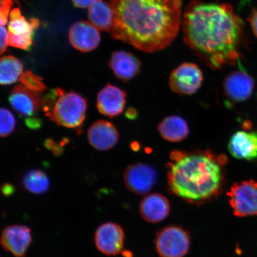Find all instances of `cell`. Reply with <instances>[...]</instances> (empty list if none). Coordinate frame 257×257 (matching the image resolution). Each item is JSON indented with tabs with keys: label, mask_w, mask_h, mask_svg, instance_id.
I'll return each mask as SVG.
<instances>
[{
	"label": "cell",
	"mask_w": 257,
	"mask_h": 257,
	"mask_svg": "<svg viewBox=\"0 0 257 257\" xmlns=\"http://www.w3.org/2000/svg\"><path fill=\"white\" fill-rule=\"evenodd\" d=\"M157 172L153 167L138 163L125 170L124 180L128 190L138 195L148 194L155 185Z\"/></svg>",
	"instance_id": "cell-8"
},
{
	"label": "cell",
	"mask_w": 257,
	"mask_h": 257,
	"mask_svg": "<svg viewBox=\"0 0 257 257\" xmlns=\"http://www.w3.org/2000/svg\"><path fill=\"white\" fill-rule=\"evenodd\" d=\"M126 96V93L123 90L107 84L98 94L96 107L99 112L105 116H117L124 110Z\"/></svg>",
	"instance_id": "cell-14"
},
{
	"label": "cell",
	"mask_w": 257,
	"mask_h": 257,
	"mask_svg": "<svg viewBox=\"0 0 257 257\" xmlns=\"http://www.w3.org/2000/svg\"><path fill=\"white\" fill-rule=\"evenodd\" d=\"M124 233L123 229L116 223L102 224L96 230L95 243L99 251L107 255H116L123 249Z\"/></svg>",
	"instance_id": "cell-9"
},
{
	"label": "cell",
	"mask_w": 257,
	"mask_h": 257,
	"mask_svg": "<svg viewBox=\"0 0 257 257\" xmlns=\"http://www.w3.org/2000/svg\"><path fill=\"white\" fill-rule=\"evenodd\" d=\"M109 66L114 75L123 82H127L140 72L141 63L134 54L124 51L112 54Z\"/></svg>",
	"instance_id": "cell-17"
},
{
	"label": "cell",
	"mask_w": 257,
	"mask_h": 257,
	"mask_svg": "<svg viewBox=\"0 0 257 257\" xmlns=\"http://www.w3.org/2000/svg\"><path fill=\"white\" fill-rule=\"evenodd\" d=\"M34 35H16L8 31V43L9 46L30 51L33 44Z\"/></svg>",
	"instance_id": "cell-26"
},
{
	"label": "cell",
	"mask_w": 257,
	"mask_h": 257,
	"mask_svg": "<svg viewBox=\"0 0 257 257\" xmlns=\"http://www.w3.org/2000/svg\"><path fill=\"white\" fill-rule=\"evenodd\" d=\"M0 134L2 138H6L15 130L16 119L11 111L6 108L0 110Z\"/></svg>",
	"instance_id": "cell-25"
},
{
	"label": "cell",
	"mask_w": 257,
	"mask_h": 257,
	"mask_svg": "<svg viewBox=\"0 0 257 257\" xmlns=\"http://www.w3.org/2000/svg\"><path fill=\"white\" fill-rule=\"evenodd\" d=\"M249 21L253 34H254L257 38V8L253 12L251 16H250Z\"/></svg>",
	"instance_id": "cell-32"
},
{
	"label": "cell",
	"mask_w": 257,
	"mask_h": 257,
	"mask_svg": "<svg viewBox=\"0 0 257 257\" xmlns=\"http://www.w3.org/2000/svg\"><path fill=\"white\" fill-rule=\"evenodd\" d=\"M202 80L203 75L197 64L184 63L172 72L169 85L177 94L190 95L200 89Z\"/></svg>",
	"instance_id": "cell-7"
},
{
	"label": "cell",
	"mask_w": 257,
	"mask_h": 257,
	"mask_svg": "<svg viewBox=\"0 0 257 257\" xmlns=\"http://www.w3.org/2000/svg\"><path fill=\"white\" fill-rule=\"evenodd\" d=\"M14 5L13 0H0V24H7L11 9Z\"/></svg>",
	"instance_id": "cell-27"
},
{
	"label": "cell",
	"mask_w": 257,
	"mask_h": 257,
	"mask_svg": "<svg viewBox=\"0 0 257 257\" xmlns=\"http://www.w3.org/2000/svg\"><path fill=\"white\" fill-rule=\"evenodd\" d=\"M8 31L7 29L2 26L1 29H0V38H1V41H0V48H1V54H3L7 50L8 46Z\"/></svg>",
	"instance_id": "cell-28"
},
{
	"label": "cell",
	"mask_w": 257,
	"mask_h": 257,
	"mask_svg": "<svg viewBox=\"0 0 257 257\" xmlns=\"http://www.w3.org/2000/svg\"><path fill=\"white\" fill-rule=\"evenodd\" d=\"M99 0H72L75 7L79 9H86L91 7Z\"/></svg>",
	"instance_id": "cell-30"
},
{
	"label": "cell",
	"mask_w": 257,
	"mask_h": 257,
	"mask_svg": "<svg viewBox=\"0 0 257 257\" xmlns=\"http://www.w3.org/2000/svg\"><path fill=\"white\" fill-rule=\"evenodd\" d=\"M14 191V188L10 184H5L2 187V192L5 195H11Z\"/></svg>",
	"instance_id": "cell-33"
},
{
	"label": "cell",
	"mask_w": 257,
	"mask_h": 257,
	"mask_svg": "<svg viewBox=\"0 0 257 257\" xmlns=\"http://www.w3.org/2000/svg\"><path fill=\"white\" fill-rule=\"evenodd\" d=\"M141 216L148 222H160L168 217L170 203L168 198L163 195L152 194L146 196L140 205Z\"/></svg>",
	"instance_id": "cell-18"
},
{
	"label": "cell",
	"mask_w": 257,
	"mask_h": 257,
	"mask_svg": "<svg viewBox=\"0 0 257 257\" xmlns=\"http://www.w3.org/2000/svg\"><path fill=\"white\" fill-rule=\"evenodd\" d=\"M119 138L116 128L110 122L98 120L93 123L88 131L90 145L95 149L107 151L117 144Z\"/></svg>",
	"instance_id": "cell-15"
},
{
	"label": "cell",
	"mask_w": 257,
	"mask_h": 257,
	"mask_svg": "<svg viewBox=\"0 0 257 257\" xmlns=\"http://www.w3.org/2000/svg\"><path fill=\"white\" fill-rule=\"evenodd\" d=\"M69 38L73 47L83 53L95 50L101 41L98 29L87 21H80L72 25Z\"/></svg>",
	"instance_id": "cell-13"
},
{
	"label": "cell",
	"mask_w": 257,
	"mask_h": 257,
	"mask_svg": "<svg viewBox=\"0 0 257 257\" xmlns=\"http://www.w3.org/2000/svg\"><path fill=\"white\" fill-rule=\"evenodd\" d=\"M227 195L235 216H257V182L251 179L236 183Z\"/></svg>",
	"instance_id": "cell-5"
},
{
	"label": "cell",
	"mask_w": 257,
	"mask_h": 257,
	"mask_svg": "<svg viewBox=\"0 0 257 257\" xmlns=\"http://www.w3.org/2000/svg\"><path fill=\"white\" fill-rule=\"evenodd\" d=\"M182 0H110L111 37L146 53L168 47L182 22Z\"/></svg>",
	"instance_id": "cell-2"
},
{
	"label": "cell",
	"mask_w": 257,
	"mask_h": 257,
	"mask_svg": "<svg viewBox=\"0 0 257 257\" xmlns=\"http://www.w3.org/2000/svg\"><path fill=\"white\" fill-rule=\"evenodd\" d=\"M126 116L128 118V119H136L138 116L137 112L133 108L128 109L126 112Z\"/></svg>",
	"instance_id": "cell-34"
},
{
	"label": "cell",
	"mask_w": 257,
	"mask_h": 257,
	"mask_svg": "<svg viewBox=\"0 0 257 257\" xmlns=\"http://www.w3.org/2000/svg\"><path fill=\"white\" fill-rule=\"evenodd\" d=\"M32 241L31 229L24 225L6 226L1 236V245L16 257H25Z\"/></svg>",
	"instance_id": "cell-11"
},
{
	"label": "cell",
	"mask_w": 257,
	"mask_h": 257,
	"mask_svg": "<svg viewBox=\"0 0 257 257\" xmlns=\"http://www.w3.org/2000/svg\"><path fill=\"white\" fill-rule=\"evenodd\" d=\"M23 66L17 58L5 56L0 60V83L9 85L17 82L23 73Z\"/></svg>",
	"instance_id": "cell-21"
},
{
	"label": "cell",
	"mask_w": 257,
	"mask_h": 257,
	"mask_svg": "<svg viewBox=\"0 0 257 257\" xmlns=\"http://www.w3.org/2000/svg\"><path fill=\"white\" fill-rule=\"evenodd\" d=\"M89 21L98 30L109 32L113 24L114 13L111 6L106 2L99 1L89 8Z\"/></svg>",
	"instance_id": "cell-20"
},
{
	"label": "cell",
	"mask_w": 257,
	"mask_h": 257,
	"mask_svg": "<svg viewBox=\"0 0 257 257\" xmlns=\"http://www.w3.org/2000/svg\"><path fill=\"white\" fill-rule=\"evenodd\" d=\"M231 155L237 159H257V133L240 131L234 133L228 144Z\"/></svg>",
	"instance_id": "cell-16"
},
{
	"label": "cell",
	"mask_w": 257,
	"mask_h": 257,
	"mask_svg": "<svg viewBox=\"0 0 257 257\" xmlns=\"http://www.w3.org/2000/svg\"><path fill=\"white\" fill-rule=\"evenodd\" d=\"M25 188L34 194H42L50 188V180L43 171L32 170L28 172L23 180Z\"/></svg>",
	"instance_id": "cell-23"
},
{
	"label": "cell",
	"mask_w": 257,
	"mask_h": 257,
	"mask_svg": "<svg viewBox=\"0 0 257 257\" xmlns=\"http://www.w3.org/2000/svg\"><path fill=\"white\" fill-rule=\"evenodd\" d=\"M190 238L185 230L171 226L157 234L156 246L161 257H184L188 253Z\"/></svg>",
	"instance_id": "cell-6"
},
{
	"label": "cell",
	"mask_w": 257,
	"mask_h": 257,
	"mask_svg": "<svg viewBox=\"0 0 257 257\" xmlns=\"http://www.w3.org/2000/svg\"><path fill=\"white\" fill-rule=\"evenodd\" d=\"M9 101L19 114L31 117L40 110L43 98L40 92L31 91L23 85H19L12 90Z\"/></svg>",
	"instance_id": "cell-12"
},
{
	"label": "cell",
	"mask_w": 257,
	"mask_h": 257,
	"mask_svg": "<svg viewBox=\"0 0 257 257\" xmlns=\"http://www.w3.org/2000/svg\"><path fill=\"white\" fill-rule=\"evenodd\" d=\"M240 70L230 73L224 79L225 95L232 102L247 100L251 96L254 82L251 76L243 68L239 60Z\"/></svg>",
	"instance_id": "cell-10"
},
{
	"label": "cell",
	"mask_w": 257,
	"mask_h": 257,
	"mask_svg": "<svg viewBox=\"0 0 257 257\" xmlns=\"http://www.w3.org/2000/svg\"><path fill=\"white\" fill-rule=\"evenodd\" d=\"M168 164L170 190L185 201L197 203L210 200L221 190L226 157L210 151L171 153Z\"/></svg>",
	"instance_id": "cell-3"
},
{
	"label": "cell",
	"mask_w": 257,
	"mask_h": 257,
	"mask_svg": "<svg viewBox=\"0 0 257 257\" xmlns=\"http://www.w3.org/2000/svg\"><path fill=\"white\" fill-rule=\"evenodd\" d=\"M26 124L30 128H38L41 126L42 121L38 118H30L26 120Z\"/></svg>",
	"instance_id": "cell-31"
},
{
	"label": "cell",
	"mask_w": 257,
	"mask_h": 257,
	"mask_svg": "<svg viewBox=\"0 0 257 257\" xmlns=\"http://www.w3.org/2000/svg\"><path fill=\"white\" fill-rule=\"evenodd\" d=\"M87 103L78 93L64 94L58 98L49 118L58 125L68 128H77L85 120Z\"/></svg>",
	"instance_id": "cell-4"
},
{
	"label": "cell",
	"mask_w": 257,
	"mask_h": 257,
	"mask_svg": "<svg viewBox=\"0 0 257 257\" xmlns=\"http://www.w3.org/2000/svg\"><path fill=\"white\" fill-rule=\"evenodd\" d=\"M8 26L9 32L16 35H34V32L39 27V19L32 18L27 21L24 16H22L21 10L15 8L10 14Z\"/></svg>",
	"instance_id": "cell-22"
},
{
	"label": "cell",
	"mask_w": 257,
	"mask_h": 257,
	"mask_svg": "<svg viewBox=\"0 0 257 257\" xmlns=\"http://www.w3.org/2000/svg\"><path fill=\"white\" fill-rule=\"evenodd\" d=\"M160 136L171 143H179L188 138L189 130L187 122L179 115H170L158 126Z\"/></svg>",
	"instance_id": "cell-19"
},
{
	"label": "cell",
	"mask_w": 257,
	"mask_h": 257,
	"mask_svg": "<svg viewBox=\"0 0 257 257\" xmlns=\"http://www.w3.org/2000/svg\"><path fill=\"white\" fill-rule=\"evenodd\" d=\"M19 81L26 88L35 92H44L47 89L46 85L43 82V79L35 75L31 71L22 73Z\"/></svg>",
	"instance_id": "cell-24"
},
{
	"label": "cell",
	"mask_w": 257,
	"mask_h": 257,
	"mask_svg": "<svg viewBox=\"0 0 257 257\" xmlns=\"http://www.w3.org/2000/svg\"><path fill=\"white\" fill-rule=\"evenodd\" d=\"M45 146H46L47 149L52 151L53 153L55 154L56 156H59L62 153V148L57 145L55 141L53 140L48 139L45 142Z\"/></svg>",
	"instance_id": "cell-29"
},
{
	"label": "cell",
	"mask_w": 257,
	"mask_h": 257,
	"mask_svg": "<svg viewBox=\"0 0 257 257\" xmlns=\"http://www.w3.org/2000/svg\"><path fill=\"white\" fill-rule=\"evenodd\" d=\"M243 22L230 5L193 0L185 9L182 27L185 43L213 69L239 60Z\"/></svg>",
	"instance_id": "cell-1"
}]
</instances>
